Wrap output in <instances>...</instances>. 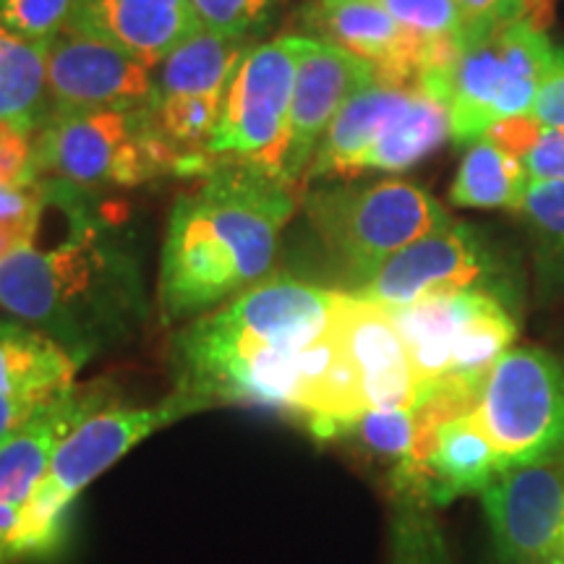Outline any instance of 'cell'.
I'll return each mask as SVG.
<instances>
[{
  "label": "cell",
  "instance_id": "1",
  "mask_svg": "<svg viewBox=\"0 0 564 564\" xmlns=\"http://www.w3.org/2000/svg\"><path fill=\"white\" fill-rule=\"evenodd\" d=\"M63 215L51 249L24 246L0 262V308L53 337L84 366L137 333L147 316L141 264L118 209L95 194L42 178Z\"/></svg>",
  "mask_w": 564,
  "mask_h": 564
},
{
  "label": "cell",
  "instance_id": "2",
  "mask_svg": "<svg viewBox=\"0 0 564 564\" xmlns=\"http://www.w3.org/2000/svg\"><path fill=\"white\" fill-rule=\"evenodd\" d=\"M194 192L175 199L160 259L167 322L192 319L270 278L299 183L217 158Z\"/></svg>",
  "mask_w": 564,
  "mask_h": 564
},
{
  "label": "cell",
  "instance_id": "3",
  "mask_svg": "<svg viewBox=\"0 0 564 564\" xmlns=\"http://www.w3.org/2000/svg\"><path fill=\"white\" fill-rule=\"evenodd\" d=\"M340 293L274 274L188 324L175 340V394L196 411L257 405L288 415L303 350L329 329Z\"/></svg>",
  "mask_w": 564,
  "mask_h": 564
},
{
  "label": "cell",
  "instance_id": "4",
  "mask_svg": "<svg viewBox=\"0 0 564 564\" xmlns=\"http://www.w3.org/2000/svg\"><path fill=\"white\" fill-rule=\"evenodd\" d=\"M564 68V47L535 19L520 17L476 32L449 76V121L455 144H474L502 118L523 116L541 84Z\"/></svg>",
  "mask_w": 564,
  "mask_h": 564
},
{
  "label": "cell",
  "instance_id": "5",
  "mask_svg": "<svg viewBox=\"0 0 564 564\" xmlns=\"http://www.w3.org/2000/svg\"><path fill=\"white\" fill-rule=\"evenodd\" d=\"M303 209L352 291L392 253L449 223L442 204L408 181L322 186L303 196Z\"/></svg>",
  "mask_w": 564,
  "mask_h": 564
},
{
  "label": "cell",
  "instance_id": "6",
  "mask_svg": "<svg viewBox=\"0 0 564 564\" xmlns=\"http://www.w3.org/2000/svg\"><path fill=\"white\" fill-rule=\"evenodd\" d=\"M194 413L199 411L173 392L160 405L129 408L116 403L84 419L55 449L51 468L24 507L17 533L21 556L34 560L51 554L61 544L68 507L91 481H97L147 436Z\"/></svg>",
  "mask_w": 564,
  "mask_h": 564
},
{
  "label": "cell",
  "instance_id": "7",
  "mask_svg": "<svg viewBox=\"0 0 564 564\" xmlns=\"http://www.w3.org/2000/svg\"><path fill=\"white\" fill-rule=\"evenodd\" d=\"M40 178H55L84 192L131 188L175 175V158L139 110L51 112L37 131Z\"/></svg>",
  "mask_w": 564,
  "mask_h": 564
},
{
  "label": "cell",
  "instance_id": "8",
  "mask_svg": "<svg viewBox=\"0 0 564 564\" xmlns=\"http://www.w3.org/2000/svg\"><path fill=\"white\" fill-rule=\"evenodd\" d=\"M308 40L306 34H285L246 53L225 87L209 154L285 178L282 165L291 133L295 74Z\"/></svg>",
  "mask_w": 564,
  "mask_h": 564
},
{
  "label": "cell",
  "instance_id": "9",
  "mask_svg": "<svg viewBox=\"0 0 564 564\" xmlns=\"http://www.w3.org/2000/svg\"><path fill=\"white\" fill-rule=\"evenodd\" d=\"M502 468L564 449V366L549 350L510 348L491 366L474 408Z\"/></svg>",
  "mask_w": 564,
  "mask_h": 564
},
{
  "label": "cell",
  "instance_id": "10",
  "mask_svg": "<svg viewBox=\"0 0 564 564\" xmlns=\"http://www.w3.org/2000/svg\"><path fill=\"white\" fill-rule=\"evenodd\" d=\"M460 291L502 295V267L474 225L449 220L392 253L371 280L350 293L384 308H398Z\"/></svg>",
  "mask_w": 564,
  "mask_h": 564
},
{
  "label": "cell",
  "instance_id": "11",
  "mask_svg": "<svg viewBox=\"0 0 564 564\" xmlns=\"http://www.w3.org/2000/svg\"><path fill=\"white\" fill-rule=\"evenodd\" d=\"M481 502L499 564H564V449L505 468Z\"/></svg>",
  "mask_w": 564,
  "mask_h": 564
},
{
  "label": "cell",
  "instance_id": "12",
  "mask_svg": "<svg viewBox=\"0 0 564 564\" xmlns=\"http://www.w3.org/2000/svg\"><path fill=\"white\" fill-rule=\"evenodd\" d=\"M51 112L139 110L154 100L152 66L76 30L47 42Z\"/></svg>",
  "mask_w": 564,
  "mask_h": 564
},
{
  "label": "cell",
  "instance_id": "13",
  "mask_svg": "<svg viewBox=\"0 0 564 564\" xmlns=\"http://www.w3.org/2000/svg\"><path fill=\"white\" fill-rule=\"evenodd\" d=\"M335 335L348 364L361 411L419 408V382L390 312L379 303L340 293Z\"/></svg>",
  "mask_w": 564,
  "mask_h": 564
},
{
  "label": "cell",
  "instance_id": "14",
  "mask_svg": "<svg viewBox=\"0 0 564 564\" xmlns=\"http://www.w3.org/2000/svg\"><path fill=\"white\" fill-rule=\"evenodd\" d=\"M423 436L415 460L392 474L394 491H411L432 507L484 494L502 474V460L474 411L432 419L423 411Z\"/></svg>",
  "mask_w": 564,
  "mask_h": 564
},
{
  "label": "cell",
  "instance_id": "15",
  "mask_svg": "<svg viewBox=\"0 0 564 564\" xmlns=\"http://www.w3.org/2000/svg\"><path fill=\"white\" fill-rule=\"evenodd\" d=\"M377 79V68L333 42L308 40L295 74L291 133L285 150V178L301 183L306 178L316 150L329 123L356 91Z\"/></svg>",
  "mask_w": 564,
  "mask_h": 564
},
{
  "label": "cell",
  "instance_id": "16",
  "mask_svg": "<svg viewBox=\"0 0 564 564\" xmlns=\"http://www.w3.org/2000/svg\"><path fill=\"white\" fill-rule=\"evenodd\" d=\"M299 26L369 61L379 79L400 87H413L426 53V40L408 32L377 0H312L301 9Z\"/></svg>",
  "mask_w": 564,
  "mask_h": 564
},
{
  "label": "cell",
  "instance_id": "17",
  "mask_svg": "<svg viewBox=\"0 0 564 564\" xmlns=\"http://www.w3.org/2000/svg\"><path fill=\"white\" fill-rule=\"evenodd\" d=\"M108 382L74 384L58 400L32 415L9 440L0 442V505L26 507L45 478L55 449L89 415L116 405Z\"/></svg>",
  "mask_w": 564,
  "mask_h": 564
},
{
  "label": "cell",
  "instance_id": "18",
  "mask_svg": "<svg viewBox=\"0 0 564 564\" xmlns=\"http://www.w3.org/2000/svg\"><path fill=\"white\" fill-rule=\"evenodd\" d=\"M70 30L89 34L158 66L199 30L192 0H74Z\"/></svg>",
  "mask_w": 564,
  "mask_h": 564
},
{
  "label": "cell",
  "instance_id": "19",
  "mask_svg": "<svg viewBox=\"0 0 564 564\" xmlns=\"http://www.w3.org/2000/svg\"><path fill=\"white\" fill-rule=\"evenodd\" d=\"M413 91L415 87H400V84L384 82L379 76L369 87L356 91L329 123L319 150L308 165L306 181L358 175L366 152L377 144L387 126L411 105Z\"/></svg>",
  "mask_w": 564,
  "mask_h": 564
},
{
  "label": "cell",
  "instance_id": "20",
  "mask_svg": "<svg viewBox=\"0 0 564 564\" xmlns=\"http://www.w3.org/2000/svg\"><path fill=\"white\" fill-rule=\"evenodd\" d=\"M246 40L196 30L152 68L154 100L175 95H223L251 51Z\"/></svg>",
  "mask_w": 564,
  "mask_h": 564
},
{
  "label": "cell",
  "instance_id": "21",
  "mask_svg": "<svg viewBox=\"0 0 564 564\" xmlns=\"http://www.w3.org/2000/svg\"><path fill=\"white\" fill-rule=\"evenodd\" d=\"M51 110L47 42L21 37L0 21V121L37 133Z\"/></svg>",
  "mask_w": 564,
  "mask_h": 564
},
{
  "label": "cell",
  "instance_id": "22",
  "mask_svg": "<svg viewBox=\"0 0 564 564\" xmlns=\"http://www.w3.org/2000/svg\"><path fill=\"white\" fill-rule=\"evenodd\" d=\"M447 139H453L447 102L415 89L411 105L387 126L377 144L366 152L358 173H403L440 150Z\"/></svg>",
  "mask_w": 564,
  "mask_h": 564
},
{
  "label": "cell",
  "instance_id": "23",
  "mask_svg": "<svg viewBox=\"0 0 564 564\" xmlns=\"http://www.w3.org/2000/svg\"><path fill=\"white\" fill-rule=\"evenodd\" d=\"M528 188L523 162L494 144L491 139H476L460 162L449 202L470 209H510L518 212Z\"/></svg>",
  "mask_w": 564,
  "mask_h": 564
},
{
  "label": "cell",
  "instance_id": "24",
  "mask_svg": "<svg viewBox=\"0 0 564 564\" xmlns=\"http://www.w3.org/2000/svg\"><path fill=\"white\" fill-rule=\"evenodd\" d=\"M518 215L533 243L544 293H564V181H528Z\"/></svg>",
  "mask_w": 564,
  "mask_h": 564
},
{
  "label": "cell",
  "instance_id": "25",
  "mask_svg": "<svg viewBox=\"0 0 564 564\" xmlns=\"http://www.w3.org/2000/svg\"><path fill=\"white\" fill-rule=\"evenodd\" d=\"M423 436V419L419 408H387V411H366L350 421L335 442H350L371 460L392 465V474L408 468L415 460Z\"/></svg>",
  "mask_w": 564,
  "mask_h": 564
},
{
  "label": "cell",
  "instance_id": "26",
  "mask_svg": "<svg viewBox=\"0 0 564 564\" xmlns=\"http://www.w3.org/2000/svg\"><path fill=\"white\" fill-rule=\"evenodd\" d=\"M394 21L421 40H460L468 42L474 30L455 0H377Z\"/></svg>",
  "mask_w": 564,
  "mask_h": 564
},
{
  "label": "cell",
  "instance_id": "27",
  "mask_svg": "<svg viewBox=\"0 0 564 564\" xmlns=\"http://www.w3.org/2000/svg\"><path fill=\"white\" fill-rule=\"evenodd\" d=\"M282 0H192L202 30L246 40L262 34L278 17Z\"/></svg>",
  "mask_w": 564,
  "mask_h": 564
},
{
  "label": "cell",
  "instance_id": "28",
  "mask_svg": "<svg viewBox=\"0 0 564 564\" xmlns=\"http://www.w3.org/2000/svg\"><path fill=\"white\" fill-rule=\"evenodd\" d=\"M74 0H0V21L21 37L51 42L70 26Z\"/></svg>",
  "mask_w": 564,
  "mask_h": 564
},
{
  "label": "cell",
  "instance_id": "29",
  "mask_svg": "<svg viewBox=\"0 0 564 564\" xmlns=\"http://www.w3.org/2000/svg\"><path fill=\"white\" fill-rule=\"evenodd\" d=\"M40 181L37 133L0 121V186H32Z\"/></svg>",
  "mask_w": 564,
  "mask_h": 564
},
{
  "label": "cell",
  "instance_id": "30",
  "mask_svg": "<svg viewBox=\"0 0 564 564\" xmlns=\"http://www.w3.org/2000/svg\"><path fill=\"white\" fill-rule=\"evenodd\" d=\"M528 181H564V129H541L520 158Z\"/></svg>",
  "mask_w": 564,
  "mask_h": 564
},
{
  "label": "cell",
  "instance_id": "31",
  "mask_svg": "<svg viewBox=\"0 0 564 564\" xmlns=\"http://www.w3.org/2000/svg\"><path fill=\"white\" fill-rule=\"evenodd\" d=\"M474 30L486 32L505 21L528 17V0H455Z\"/></svg>",
  "mask_w": 564,
  "mask_h": 564
},
{
  "label": "cell",
  "instance_id": "32",
  "mask_svg": "<svg viewBox=\"0 0 564 564\" xmlns=\"http://www.w3.org/2000/svg\"><path fill=\"white\" fill-rule=\"evenodd\" d=\"M528 112L546 129H564V68L541 84L539 95H535Z\"/></svg>",
  "mask_w": 564,
  "mask_h": 564
},
{
  "label": "cell",
  "instance_id": "33",
  "mask_svg": "<svg viewBox=\"0 0 564 564\" xmlns=\"http://www.w3.org/2000/svg\"><path fill=\"white\" fill-rule=\"evenodd\" d=\"M21 514H24V507L0 505V564H11V562L24 560V556H21V549L17 544Z\"/></svg>",
  "mask_w": 564,
  "mask_h": 564
},
{
  "label": "cell",
  "instance_id": "34",
  "mask_svg": "<svg viewBox=\"0 0 564 564\" xmlns=\"http://www.w3.org/2000/svg\"><path fill=\"white\" fill-rule=\"evenodd\" d=\"M42 220H30V223H0V262L9 259L11 253H17L24 246L37 241Z\"/></svg>",
  "mask_w": 564,
  "mask_h": 564
}]
</instances>
